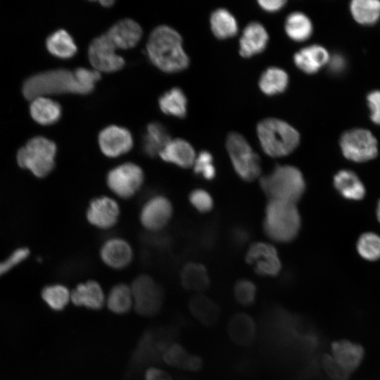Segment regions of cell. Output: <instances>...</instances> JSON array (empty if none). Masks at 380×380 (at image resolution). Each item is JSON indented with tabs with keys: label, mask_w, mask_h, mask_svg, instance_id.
<instances>
[{
	"label": "cell",
	"mask_w": 380,
	"mask_h": 380,
	"mask_svg": "<svg viewBox=\"0 0 380 380\" xmlns=\"http://www.w3.org/2000/svg\"><path fill=\"white\" fill-rule=\"evenodd\" d=\"M146 53L155 66L167 73L182 71L189 63L180 34L167 25L158 26L151 32L146 44Z\"/></svg>",
	"instance_id": "obj_1"
},
{
	"label": "cell",
	"mask_w": 380,
	"mask_h": 380,
	"mask_svg": "<svg viewBox=\"0 0 380 380\" xmlns=\"http://www.w3.org/2000/svg\"><path fill=\"white\" fill-rule=\"evenodd\" d=\"M265 213L263 229L270 239L278 243H289L297 237L301 220L293 203L270 200Z\"/></svg>",
	"instance_id": "obj_2"
},
{
	"label": "cell",
	"mask_w": 380,
	"mask_h": 380,
	"mask_svg": "<svg viewBox=\"0 0 380 380\" xmlns=\"http://www.w3.org/2000/svg\"><path fill=\"white\" fill-rule=\"evenodd\" d=\"M260 188L270 200L294 203L303 196L306 184L302 172L292 165H277L261 177Z\"/></svg>",
	"instance_id": "obj_3"
},
{
	"label": "cell",
	"mask_w": 380,
	"mask_h": 380,
	"mask_svg": "<svg viewBox=\"0 0 380 380\" xmlns=\"http://www.w3.org/2000/svg\"><path fill=\"white\" fill-rule=\"evenodd\" d=\"M178 329L175 326L158 327L143 333L130 357V366L140 369L160 362L167 348L175 343Z\"/></svg>",
	"instance_id": "obj_4"
},
{
	"label": "cell",
	"mask_w": 380,
	"mask_h": 380,
	"mask_svg": "<svg viewBox=\"0 0 380 380\" xmlns=\"http://www.w3.org/2000/svg\"><path fill=\"white\" fill-rule=\"evenodd\" d=\"M257 134L264 152L274 158L289 155L296 148L300 141L297 130L277 118L260 121L257 126Z\"/></svg>",
	"instance_id": "obj_5"
},
{
	"label": "cell",
	"mask_w": 380,
	"mask_h": 380,
	"mask_svg": "<svg viewBox=\"0 0 380 380\" xmlns=\"http://www.w3.org/2000/svg\"><path fill=\"white\" fill-rule=\"evenodd\" d=\"M76 93L74 72L67 69H54L37 73L27 79L23 94L28 100L51 94Z\"/></svg>",
	"instance_id": "obj_6"
},
{
	"label": "cell",
	"mask_w": 380,
	"mask_h": 380,
	"mask_svg": "<svg viewBox=\"0 0 380 380\" xmlns=\"http://www.w3.org/2000/svg\"><path fill=\"white\" fill-rule=\"evenodd\" d=\"M56 146L44 137L30 139L17 153V162L37 177L49 175L55 166Z\"/></svg>",
	"instance_id": "obj_7"
},
{
	"label": "cell",
	"mask_w": 380,
	"mask_h": 380,
	"mask_svg": "<svg viewBox=\"0 0 380 380\" xmlns=\"http://www.w3.org/2000/svg\"><path fill=\"white\" fill-rule=\"evenodd\" d=\"M226 147L233 167L242 180L251 182L260 175V157L242 135L236 132L230 133L227 139Z\"/></svg>",
	"instance_id": "obj_8"
},
{
	"label": "cell",
	"mask_w": 380,
	"mask_h": 380,
	"mask_svg": "<svg viewBox=\"0 0 380 380\" xmlns=\"http://www.w3.org/2000/svg\"><path fill=\"white\" fill-rule=\"evenodd\" d=\"M134 310L141 316L152 317L158 313L163 303V290L151 277L140 274L131 286Z\"/></svg>",
	"instance_id": "obj_9"
},
{
	"label": "cell",
	"mask_w": 380,
	"mask_h": 380,
	"mask_svg": "<svg viewBox=\"0 0 380 380\" xmlns=\"http://www.w3.org/2000/svg\"><path fill=\"white\" fill-rule=\"evenodd\" d=\"M340 146L344 157L362 163L374 158L378 153L377 141L367 129H355L343 134Z\"/></svg>",
	"instance_id": "obj_10"
},
{
	"label": "cell",
	"mask_w": 380,
	"mask_h": 380,
	"mask_svg": "<svg viewBox=\"0 0 380 380\" xmlns=\"http://www.w3.org/2000/svg\"><path fill=\"white\" fill-rule=\"evenodd\" d=\"M142 169L133 163L120 164L108 171L106 184L108 188L122 198L132 197L144 182Z\"/></svg>",
	"instance_id": "obj_11"
},
{
	"label": "cell",
	"mask_w": 380,
	"mask_h": 380,
	"mask_svg": "<svg viewBox=\"0 0 380 380\" xmlns=\"http://www.w3.org/2000/svg\"><path fill=\"white\" fill-rule=\"evenodd\" d=\"M115 49L106 34L91 41L88 56L96 70L99 72H113L122 68L125 60L115 53Z\"/></svg>",
	"instance_id": "obj_12"
},
{
	"label": "cell",
	"mask_w": 380,
	"mask_h": 380,
	"mask_svg": "<svg viewBox=\"0 0 380 380\" xmlns=\"http://www.w3.org/2000/svg\"><path fill=\"white\" fill-rule=\"evenodd\" d=\"M246 262L253 267L254 272L260 276L275 277L281 264L275 248L266 243H253L246 255Z\"/></svg>",
	"instance_id": "obj_13"
},
{
	"label": "cell",
	"mask_w": 380,
	"mask_h": 380,
	"mask_svg": "<svg viewBox=\"0 0 380 380\" xmlns=\"http://www.w3.org/2000/svg\"><path fill=\"white\" fill-rule=\"evenodd\" d=\"M172 205L165 196L158 194L150 197L143 205L140 212L141 224L149 231H158L170 221Z\"/></svg>",
	"instance_id": "obj_14"
},
{
	"label": "cell",
	"mask_w": 380,
	"mask_h": 380,
	"mask_svg": "<svg viewBox=\"0 0 380 380\" xmlns=\"http://www.w3.org/2000/svg\"><path fill=\"white\" fill-rule=\"evenodd\" d=\"M98 141L101 152L109 158L122 156L133 146L130 132L118 125H109L103 129L99 134Z\"/></svg>",
	"instance_id": "obj_15"
},
{
	"label": "cell",
	"mask_w": 380,
	"mask_h": 380,
	"mask_svg": "<svg viewBox=\"0 0 380 380\" xmlns=\"http://www.w3.org/2000/svg\"><path fill=\"white\" fill-rule=\"evenodd\" d=\"M119 215L120 208L117 202L108 196L94 198L87 210L89 222L104 229L113 227L117 223Z\"/></svg>",
	"instance_id": "obj_16"
},
{
	"label": "cell",
	"mask_w": 380,
	"mask_h": 380,
	"mask_svg": "<svg viewBox=\"0 0 380 380\" xmlns=\"http://www.w3.org/2000/svg\"><path fill=\"white\" fill-rule=\"evenodd\" d=\"M100 255L106 265L120 270L129 265L133 253L128 242L121 238L113 237L103 243Z\"/></svg>",
	"instance_id": "obj_17"
},
{
	"label": "cell",
	"mask_w": 380,
	"mask_h": 380,
	"mask_svg": "<svg viewBox=\"0 0 380 380\" xmlns=\"http://www.w3.org/2000/svg\"><path fill=\"white\" fill-rule=\"evenodd\" d=\"M106 34L116 48L126 49L137 44L142 29L134 20L125 18L115 23Z\"/></svg>",
	"instance_id": "obj_18"
},
{
	"label": "cell",
	"mask_w": 380,
	"mask_h": 380,
	"mask_svg": "<svg viewBox=\"0 0 380 380\" xmlns=\"http://www.w3.org/2000/svg\"><path fill=\"white\" fill-rule=\"evenodd\" d=\"M227 332L232 342L239 346H248L252 344L256 338L257 327L249 315L239 312L229 319Z\"/></svg>",
	"instance_id": "obj_19"
},
{
	"label": "cell",
	"mask_w": 380,
	"mask_h": 380,
	"mask_svg": "<svg viewBox=\"0 0 380 380\" xmlns=\"http://www.w3.org/2000/svg\"><path fill=\"white\" fill-rule=\"evenodd\" d=\"M265 27L258 22L250 23L243 30L239 41V53L243 57H251L262 51L268 42Z\"/></svg>",
	"instance_id": "obj_20"
},
{
	"label": "cell",
	"mask_w": 380,
	"mask_h": 380,
	"mask_svg": "<svg viewBox=\"0 0 380 380\" xmlns=\"http://www.w3.org/2000/svg\"><path fill=\"white\" fill-rule=\"evenodd\" d=\"M70 300L77 306L97 310L103 308L105 297L101 285L96 281L89 280L74 289L70 293Z\"/></svg>",
	"instance_id": "obj_21"
},
{
	"label": "cell",
	"mask_w": 380,
	"mask_h": 380,
	"mask_svg": "<svg viewBox=\"0 0 380 380\" xmlns=\"http://www.w3.org/2000/svg\"><path fill=\"white\" fill-rule=\"evenodd\" d=\"M331 355L340 366L350 373L360 366L364 357V350L359 344L340 340L331 343Z\"/></svg>",
	"instance_id": "obj_22"
},
{
	"label": "cell",
	"mask_w": 380,
	"mask_h": 380,
	"mask_svg": "<svg viewBox=\"0 0 380 380\" xmlns=\"http://www.w3.org/2000/svg\"><path fill=\"white\" fill-rule=\"evenodd\" d=\"M158 155L164 161L182 168L192 166L196 159L193 146L182 139L170 140Z\"/></svg>",
	"instance_id": "obj_23"
},
{
	"label": "cell",
	"mask_w": 380,
	"mask_h": 380,
	"mask_svg": "<svg viewBox=\"0 0 380 380\" xmlns=\"http://www.w3.org/2000/svg\"><path fill=\"white\" fill-rule=\"evenodd\" d=\"M329 58L326 49L322 46L313 44L296 53L293 61L296 66L303 72L313 74L327 64Z\"/></svg>",
	"instance_id": "obj_24"
},
{
	"label": "cell",
	"mask_w": 380,
	"mask_h": 380,
	"mask_svg": "<svg viewBox=\"0 0 380 380\" xmlns=\"http://www.w3.org/2000/svg\"><path fill=\"white\" fill-rule=\"evenodd\" d=\"M191 315L202 324L213 327L220 316L219 305L210 298L198 294L193 296L189 303Z\"/></svg>",
	"instance_id": "obj_25"
},
{
	"label": "cell",
	"mask_w": 380,
	"mask_h": 380,
	"mask_svg": "<svg viewBox=\"0 0 380 380\" xmlns=\"http://www.w3.org/2000/svg\"><path fill=\"white\" fill-rule=\"evenodd\" d=\"M333 179L334 188L343 198L360 200L365 196V186L354 172L341 170L334 176Z\"/></svg>",
	"instance_id": "obj_26"
},
{
	"label": "cell",
	"mask_w": 380,
	"mask_h": 380,
	"mask_svg": "<svg viewBox=\"0 0 380 380\" xmlns=\"http://www.w3.org/2000/svg\"><path fill=\"white\" fill-rule=\"evenodd\" d=\"M30 112L37 123L48 125L56 122L61 116V107L56 101L46 96L31 100Z\"/></svg>",
	"instance_id": "obj_27"
},
{
	"label": "cell",
	"mask_w": 380,
	"mask_h": 380,
	"mask_svg": "<svg viewBox=\"0 0 380 380\" xmlns=\"http://www.w3.org/2000/svg\"><path fill=\"white\" fill-rule=\"evenodd\" d=\"M165 127L160 122H152L147 125L142 139V151L149 157H154L163 150L170 141Z\"/></svg>",
	"instance_id": "obj_28"
},
{
	"label": "cell",
	"mask_w": 380,
	"mask_h": 380,
	"mask_svg": "<svg viewBox=\"0 0 380 380\" xmlns=\"http://www.w3.org/2000/svg\"><path fill=\"white\" fill-rule=\"evenodd\" d=\"M180 279L182 286L191 291H203L210 285L206 268L204 265L196 262H189L183 267Z\"/></svg>",
	"instance_id": "obj_29"
},
{
	"label": "cell",
	"mask_w": 380,
	"mask_h": 380,
	"mask_svg": "<svg viewBox=\"0 0 380 380\" xmlns=\"http://www.w3.org/2000/svg\"><path fill=\"white\" fill-rule=\"evenodd\" d=\"M158 105L165 114L183 118L186 116L187 100L183 91L174 87L161 95L158 99Z\"/></svg>",
	"instance_id": "obj_30"
},
{
	"label": "cell",
	"mask_w": 380,
	"mask_h": 380,
	"mask_svg": "<svg viewBox=\"0 0 380 380\" xmlns=\"http://www.w3.org/2000/svg\"><path fill=\"white\" fill-rule=\"evenodd\" d=\"M46 44L50 53L63 59L72 58L77 51L72 37L65 30H58L52 33L47 38Z\"/></svg>",
	"instance_id": "obj_31"
},
{
	"label": "cell",
	"mask_w": 380,
	"mask_h": 380,
	"mask_svg": "<svg viewBox=\"0 0 380 380\" xmlns=\"http://www.w3.org/2000/svg\"><path fill=\"white\" fill-rule=\"evenodd\" d=\"M210 22L213 34L219 39L233 37L238 31V25L235 18L224 8L214 11L210 15Z\"/></svg>",
	"instance_id": "obj_32"
},
{
	"label": "cell",
	"mask_w": 380,
	"mask_h": 380,
	"mask_svg": "<svg viewBox=\"0 0 380 380\" xmlns=\"http://www.w3.org/2000/svg\"><path fill=\"white\" fill-rule=\"evenodd\" d=\"M284 27L287 35L297 42L308 39L312 32V25L309 18L298 11L287 16Z\"/></svg>",
	"instance_id": "obj_33"
},
{
	"label": "cell",
	"mask_w": 380,
	"mask_h": 380,
	"mask_svg": "<svg viewBox=\"0 0 380 380\" xmlns=\"http://www.w3.org/2000/svg\"><path fill=\"white\" fill-rule=\"evenodd\" d=\"M289 83L287 73L277 67L267 68L261 75L259 87L267 95H274L284 91Z\"/></svg>",
	"instance_id": "obj_34"
},
{
	"label": "cell",
	"mask_w": 380,
	"mask_h": 380,
	"mask_svg": "<svg viewBox=\"0 0 380 380\" xmlns=\"http://www.w3.org/2000/svg\"><path fill=\"white\" fill-rule=\"evenodd\" d=\"M133 298L131 288L123 283L113 286L107 298L108 309L117 315L127 313L132 304Z\"/></svg>",
	"instance_id": "obj_35"
},
{
	"label": "cell",
	"mask_w": 380,
	"mask_h": 380,
	"mask_svg": "<svg viewBox=\"0 0 380 380\" xmlns=\"http://www.w3.org/2000/svg\"><path fill=\"white\" fill-rule=\"evenodd\" d=\"M350 7L353 18L361 24L374 23L380 16V1L378 0H353Z\"/></svg>",
	"instance_id": "obj_36"
},
{
	"label": "cell",
	"mask_w": 380,
	"mask_h": 380,
	"mask_svg": "<svg viewBox=\"0 0 380 380\" xmlns=\"http://www.w3.org/2000/svg\"><path fill=\"white\" fill-rule=\"evenodd\" d=\"M42 297L46 304L53 310H63L70 299L69 290L61 284H52L44 288Z\"/></svg>",
	"instance_id": "obj_37"
},
{
	"label": "cell",
	"mask_w": 380,
	"mask_h": 380,
	"mask_svg": "<svg viewBox=\"0 0 380 380\" xmlns=\"http://www.w3.org/2000/svg\"><path fill=\"white\" fill-rule=\"evenodd\" d=\"M357 251L365 260L374 261L380 258V236L373 232L362 234L357 242Z\"/></svg>",
	"instance_id": "obj_38"
},
{
	"label": "cell",
	"mask_w": 380,
	"mask_h": 380,
	"mask_svg": "<svg viewBox=\"0 0 380 380\" xmlns=\"http://www.w3.org/2000/svg\"><path fill=\"white\" fill-rule=\"evenodd\" d=\"M77 84V94H87L91 92L96 82L100 80V72L96 70L78 68L74 72Z\"/></svg>",
	"instance_id": "obj_39"
},
{
	"label": "cell",
	"mask_w": 380,
	"mask_h": 380,
	"mask_svg": "<svg viewBox=\"0 0 380 380\" xmlns=\"http://www.w3.org/2000/svg\"><path fill=\"white\" fill-rule=\"evenodd\" d=\"M257 289L255 284L247 279L238 280L234 286V295L238 303L249 306L254 303Z\"/></svg>",
	"instance_id": "obj_40"
},
{
	"label": "cell",
	"mask_w": 380,
	"mask_h": 380,
	"mask_svg": "<svg viewBox=\"0 0 380 380\" xmlns=\"http://www.w3.org/2000/svg\"><path fill=\"white\" fill-rule=\"evenodd\" d=\"M193 165L195 174L204 179L213 180L215 178L216 170L213 165V156L209 151H201Z\"/></svg>",
	"instance_id": "obj_41"
},
{
	"label": "cell",
	"mask_w": 380,
	"mask_h": 380,
	"mask_svg": "<svg viewBox=\"0 0 380 380\" xmlns=\"http://www.w3.org/2000/svg\"><path fill=\"white\" fill-rule=\"evenodd\" d=\"M190 354L179 343L170 345L163 356V360L168 365L185 369Z\"/></svg>",
	"instance_id": "obj_42"
},
{
	"label": "cell",
	"mask_w": 380,
	"mask_h": 380,
	"mask_svg": "<svg viewBox=\"0 0 380 380\" xmlns=\"http://www.w3.org/2000/svg\"><path fill=\"white\" fill-rule=\"evenodd\" d=\"M320 365L331 380H348L350 373L340 366L331 355L324 354Z\"/></svg>",
	"instance_id": "obj_43"
},
{
	"label": "cell",
	"mask_w": 380,
	"mask_h": 380,
	"mask_svg": "<svg viewBox=\"0 0 380 380\" xmlns=\"http://www.w3.org/2000/svg\"><path fill=\"white\" fill-rule=\"evenodd\" d=\"M189 202L200 213H208L213 208V199L210 194L203 189H196L189 196Z\"/></svg>",
	"instance_id": "obj_44"
},
{
	"label": "cell",
	"mask_w": 380,
	"mask_h": 380,
	"mask_svg": "<svg viewBox=\"0 0 380 380\" xmlns=\"http://www.w3.org/2000/svg\"><path fill=\"white\" fill-rule=\"evenodd\" d=\"M28 255L29 250L26 248H20L13 251L6 260L0 262V276L18 265L24 260Z\"/></svg>",
	"instance_id": "obj_45"
},
{
	"label": "cell",
	"mask_w": 380,
	"mask_h": 380,
	"mask_svg": "<svg viewBox=\"0 0 380 380\" xmlns=\"http://www.w3.org/2000/svg\"><path fill=\"white\" fill-rule=\"evenodd\" d=\"M250 232L246 227L236 225L230 230V239L232 244L237 248L244 246L250 239Z\"/></svg>",
	"instance_id": "obj_46"
},
{
	"label": "cell",
	"mask_w": 380,
	"mask_h": 380,
	"mask_svg": "<svg viewBox=\"0 0 380 380\" xmlns=\"http://www.w3.org/2000/svg\"><path fill=\"white\" fill-rule=\"evenodd\" d=\"M367 101L371 110V119L380 125V91H374L368 94Z\"/></svg>",
	"instance_id": "obj_47"
},
{
	"label": "cell",
	"mask_w": 380,
	"mask_h": 380,
	"mask_svg": "<svg viewBox=\"0 0 380 380\" xmlns=\"http://www.w3.org/2000/svg\"><path fill=\"white\" fill-rule=\"evenodd\" d=\"M144 380H172V379L166 372L152 367L145 372Z\"/></svg>",
	"instance_id": "obj_48"
},
{
	"label": "cell",
	"mask_w": 380,
	"mask_h": 380,
	"mask_svg": "<svg viewBox=\"0 0 380 380\" xmlns=\"http://www.w3.org/2000/svg\"><path fill=\"white\" fill-rule=\"evenodd\" d=\"M327 63H329V70L334 74L341 72L346 65L344 58L339 54L333 55L331 58H329Z\"/></svg>",
	"instance_id": "obj_49"
},
{
	"label": "cell",
	"mask_w": 380,
	"mask_h": 380,
	"mask_svg": "<svg viewBox=\"0 0 380 380\" xmlns=\"http://www.w3.org/2000/svg\"><path fill=\"white\" fill-rule=\"evenodd\" d=\"M286 3L284 0H260L258 4L265 11L274 12L280 10Z\"/></svg>",
	"instance_id": "obj_50"
},
{
	"label": "cell",
	"mask_w": 380,
	"mask_h": 380,
	"mask_svg": "<svg viewBox=\"0 0 380 380\" xmlns=\"http://www.w3.org/2000/svg\"><path fill=\"white\" fill-rule=\"evenodd\" d=\"M319 371V364L317 361L312 358L308 360L302 370V376L304 378H310L316 376Z\"/></svg>",
	"instance_id": "obj_51"
},
{
	"label": "cell",
	"mask_w": 380,
	"mask_h": 380,
	"mask_svg": "<svg viewBox=\"0 0 380 380\" xmlns=\"http://www.w3.org/2000/svg\"><path fill=\"white\" fill-rule=\"evenodd\" d=\"M203 367V360L198 355H190L185 369L197 372Z\"/></svg>",
	"instance_id": "obj_52"
},
{
	"label": "cell",
	"mask_w": 380,
	"mask_h": 380,
	"mask_svg": "<svg viewBox=\"0 0 380 380\" xmlns=\"http://www.w3.org/2000/svg\"><path fill=\"white\" fill-rule=\"evenodd\" d=\"M99 2L101 4V6H105V7L111 6L114 3L113 1H110V0H103V1H100Z\"/></svg>",
	"instance_id": "obj_53"
},
{
	"label": "cell",
	"mask_w": 380,
	"mask_h": 380,
	"mask_svg": "<svg viewBox=\"0 0 380 380\" xmlns=\"http://www.w3.org/2000/svg\"><path fill=\"white\" fill-rule=\"evenodd\" d=\"M376 217H377V219H378L379 222H380V200L379 201L378 204H377Z\"/></svg>",
	"instance_id": "obj_54"
}]
</instances>
